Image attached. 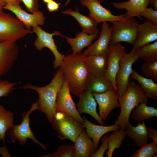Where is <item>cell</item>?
<instances>
[{
    "instance_id": "6da1fadb",
    "label": "cell",
    "mask_w": 157,
    "mask_h": 157,
    "mask_svg": "<svg viewBox=\"0 0 157 157\" xmlns=\"http://www.w3.org/2000/svg\"><path fill=\"white\" fill-rule=\"evenodd\" d=\"M60 67L70 92L79 97L85 90L89 73L86 56L83 53L69 54L65 56Z\"/></svg>"
},
{
    "instance_id": "7a4b0ae2",
    "label": "cell",
    "mask_w": 157,
    "mask_h": 157,
    "mask_svg": "<svg viewBox=\"0 0 157 157\" xmlns=\"http://www.w3.org/2000/svg\"><path fill=\"white\" fill-rule=\"evenodd\" d=\"M60 67L56 71L51 82L43 87H38L28 83L19 88L35 90L39 95L36 102L38 110L43 113L51 124L56 112V106L58 93L61 88L64 81Z\"/></svg>"
},
{
    "instance_id": "3957f363",
    "label": "cell",
    "mask_w": 157,
    "mask_h": 157,
    "mask_svg": "<svg viewBox=\"0 0 157 157\" xmlns=\"http://www.w3.org/2000/svg\"><path fill=\"white\" fill-rule=\"evenodd\" d=\"M120 111L115 124L125 130L130 123V115L141 102L147 103L148 97L143 89L134 81L130 82L125 92L118 98Z\"/></svg>"
},
{
    "instance_id": "277c9868",
    "label": "cell",
    "mask_w": 157,
    "mask_h": 157,
    "mask_svg": "<svg viewBox=\"0 0 157 157\" xmlns=\"http://www.w3.org/2000/svg\"><path fill=\"white\" fill-rule=\"evenodd\" d=\"M61 140L68 139L73 143L81 131L84 128L83 124L62 111H56L51 123Z\"/></svg>"
},
{
    "instance_id": "5b68a950",
    "label": "cell",
    "mask_w": 157,
    "mask_h": 157,
    "mask_svg": "<svg viewBox=\"0 0 157 157\" xmlns=\"http://www.w3.org/2000/svg\"><path fill=\"white\" fill-rule=\"evenodd\" d=\"M112 23L110 44L124 42L133 46L136 40L139 24L134 17L126 16L122 20Z\"/></svg>"
},
{
    "instance_id": "8992f818",
    "label": "cell",
    "mask_w": 157,
    "mask_h": 157,
    "mask_svg": "<svg viewBox=\"0 0 157 157\" xmlns=\"http://www.w3.org/2000/svg\"><path fill=\"white\" fill-rule=\"evenodd\" d=\"M37 109L35 102L32 104L29 110L22 114L21 123L19 125H14L7 132L9 138L13 142L17 141L20 144L24 145L26 144L28 139H30L46 151L48 149V145L40 142L35 136L30 127V115L33 111Z\"/></svg>"
},
{
    "instance_id": "52a82bcc",
    "label": "cell",
    "mask_w": 157,
    "mask_h": 157,
    "mask_svg": "<svg viewBox=\"0 0 157 157\" xmlns=\"http://www.w3.org/2000/svg\"><path fill=\"white\" fill-rule=\"evenodd\" d=\"M33 33L17 18L0 11V43L16 41Z\"/></svg>"
},
{
    "instance_id": "ba28073f",
    "label": "cell",
    "mask_w": 157,
    "mask_h": 157,
    "mask_svg": "<svg viewBox=\"0 0 157 157\" xmlns=\"http://www.w3.org/2000/svg\"><path fill=\"white\" fill-rule=\"evenodd\" d=\"M139 58L136 51L131 50L125 54L119 61V68L115 78L117 95L121 96L126 91L130 82L133 64Z\"/></svg>"
},
{
    "instance_id": "9c48e42d",
    "label": "cell",
    "mask_w": 157,
    "mask_h": 157,
    "mask_svg": "<svg viewBox=\"0 0 157 157\" xmlns=\"http://www.w3.org/2000/svg\"><path fill=\"white\" fill-rule=\"evenodd\" d=\"M33 33L37 36L34 45L36 49L39 51L42 50L44 47L48 48L53 53L55 57L53 62V67L57 69L60 67L61 63L65 56L60 53L57 49L53 38L54 35H59L64 37L60 32L54 31L53 33H49L43 30L39 26L33 27Z\"/></svg>"
},
{
    "instance_id": "30bf717a",
    "label": "cell",
    "mask_w": 157,
    "mask_h": 157,
    "mask_svg": "<svg viewBox=\"0 0 157 157\" xmlns=\"http://www.w3.org/2000/svg\"><path fill=\"white\" fill-rule=\"evenodd\" d=\"M82 5L86 6L90 11L89 16L98 24L110 22H112L124 19L125 14L113 15L109 9L103 7L101 4L102 1L99 0H80Z\"/></svg>"
},
{
    "instance_id": "8fae6325",
    "label": "cell",
    "mask_w": 157,
    "mask_h": 157,
    "mask_svg": "<svg viewBox=\"0 0 157 157\" xmlns=\"http://www.w3.org/2000/svg\"><path fill=\"white\" fill-rule=\"evenodd\" d=\"M56 111L64 112L79 122L83 123V118L78 112L75 104L71 95L67 83L65 79L61 88L57 94Z\"/></svg>"
},
{
    "instance_id": "7c38bea8",
    "label": "cell",
    "mask_w": 157,
    "mask_h": 157,
    "mask_svg": "<svg viewBox=\"0 0 157 157\" xmlns=\"http://www.w3.org/2000/svg\"><path fill=\"white\" fill-rule=\"evenodd\" d=\"M126 53L125 47L120 43L110 44L107 55V66L105 77L112 83L117 91L115 78L119 66V61Z\"/></svg>"
},
{
    "instance_id": "4fadbf2b",
    "label": "cell",
    "mask_w": 157,
    "mask_h": 157,
    "mask_svg": "<svg viewBox=\"0 0 157 157\" xmlns=\"http://www.w3.org/2000/svg\"><path fill=\"white\" fill-rule=\"evenodd\" d=\"M22 7L20 5L6 3L3 8L13 13L17 18L28 30H30L31 27H34L44 24L46 17L41 11L38 10L32 14H30L22 10Z\"/></svg>"
},
{
    "instance_id": "5bb4252c",
    "label": "cell",
    "mask_w": 157,
    "mask_h": 157,
    "mask_svg": "<svg viewBox=\"0 0 157 157\" xmlns=\"http://www.w3.org/2000/svg\"><path fill=\"white\" fill-rule=\"evenodd\" d=\"M19 53L16 41L0 43V77L10 69L18 58Z\"/></svg>"
},
{
    "instance_id": "9a60e30c",
    "label": "cell",
    "mask_w": 157,
    "mask_h": 157,
    "mask_svg": "<svg viewBox=\"0 0 157 157\" xmlns=\"http://www.w3.org/2000/svg\"><path fill=\"white\" fill-rule=\"evenodd\" d=\"M99 106V116L105 120L113 109L120 107L117 91L115 89L101 93H92Z\"/></svg>"
},
{
    "instance_id": "2e32d148",
    "label": "cell",
    "mask_w": 157,
    "mask_h": 157,
    "mask_svg": "<svg viewBox=\"0 0 157 157\" xmlns=\"http://www.w3.org/2000/svg\"><path fill=\"white\" fill-rule=\"evenodd\" d=\"M111 36V29L107 22H103L100 35L97 40L85 49L86 56L92 55L107 56Z\"/></svg>"
},
{
    "instance_id": "e0dca14e",
    "label": "cell",
    "mask_w": 157,
    "mask_h": 157,
    "mask_svg": "<svg viewBox=\"0 0 157 157\" xmlns=\"http://www.w3.org/2000/svg\"><path fill=\"white\" fill-rule=\"evenodd\" d=\"M157 41V25L146 19L138 26L136 38L132 50L136 51L141 47Z\"/></svg>"
},
{
    "instance_id": "ac0fdd59",
    "label": "cell",
    "mask_w": 157,
    "mask_h": 157,
    "mask_svg": "<svg viewBox=\"0 0 157 157\" xmlns=\"http://www.w3.org/2000/svg\"><path fill=\"white\" fill-rule=\"evenodd\" d=\"M77 110L80 114L85 113L93 117L100 125L104 123L97 111V102L92 92L85 90L80 95Z\"/></svg>"
},
{
    "instance_id": "d6986e66",
    "label": "cell",
    "mask_w": 157,
    "mask_h": 157,
    "mask_svg": "<svg viewBox=\"0 0 157 157\" xmlns=\"http://www.w3.org/2000/svg\"><path fill=\"white\" fill-rule=\"evenodd\" d=\"M90 138L83 129L74 143L76 157H92L97 148Z\"/></svg>"
},
{
    "instance_id": "ffe728a7",
    "label": "cell",
    "mask_w": 157,
    "mask_h": 157,
    "mask_svg": "<svg viewBox=\"0 0 157 157\" xmlns=\"http://www.w3.org/2000/svg\"><path fill=\"white\" fill-rule=\"evenodd\" d=\"M83 124L86 129V132L90 138L92 139L96 147L97 148L99 141L101 138L108 132L119 129V126L114 124L107 126L103 125L94 124L88 120L85 117H82Z\"/></svg>"
},
{
    "instance_id": "44dd1931",
    "label": "cell",
    "mask_w": 157,
    "mask_h": 157,
    "mask_svg": "<svg viewBox=\"0 0 157 157\" xmlns=\"http://www.w3.org/2000/svg\"><path fill=\"white\" fill-rule=\"evenodd\" d=\"M150 0H129L120 3H111L116 8L126 10L125 15L129 17H137L141 20L143 19L140 16L141 13L149 4Z\"/></svg>"
},
{
    "instance_id": "7402d4cb",
    "label": "cell",
    "mask_w": 157,
    "mask_h": 157,
    "mask_svg": "<svg viewBox=\"0 0 157 157\" xmlns=\"http://www.w3.org/2000/svg\"><path fill=\"white\" fill-rule=\"evenodd\" d=\"M61 12L75 18L82 27L83 32L90 35L99 34V30L97 27L98 24L89 16H86L80 13L77 7L75 11L69 8L68 9Z\"/></svg>"
},
{
    "instance_id": "603a6c76",
    "label": "cell",
    "mask_w": 157,
    "mask_h": 157,
    "mask_svg": "<svg viewBox=\"0 0 157 157\" xmlns=\"http://www.w3.org/2000/svg\"><path fill=\"white\" fill-rule=\"evenodd\" d=\"M89 75L93 77L105 76L107 66V56H86Z\"/></svg>"
},
{
    "instance_id": "cb8c5ba5",
    "label": "cell",
    "mask_w": 157,
    "mask_h": 157,
    "mask_svg": "<svg viewBox=\"0 0 157 157\" xmlns=\"http://www.w3.org/2000/svg\"><path fill=\"white\" fill-rule=\"evenodd\" d=\"M99 34L90 35L82 32L76 33V37L71 38L65 36L67 43L70 45L72 50V54L81 53L82 50L86 47H88L92 44V41L98 38Z\"/></svg>"
},
{
    "instance_id": "d4e9b609",
    "label": "cell",
    "mask_w": 157,
    "mask_h": 157,
    "mask_svg": "<svg viewBox=\"0 0 157 157\" xmlns=\"http://www.w3.org/2000/svg\"><path fill=\"white\" fill-rule=\"evenodd\" d=\"M113 89L111 83L105 76L95 77L89 75L85 85V90L92 93H101Z\"/></svg>"
},
{
    "instance_id": "484cf974",
    "label": "cell",
    "mask_w": 157,
    "mask_h": 157,
    "mask_svg": "<svg viewBox=\"0 0 157 157\" xmlns=\"http://www.w3.org/2000/svg\"><path fill=\"white\" fill-rule=\"evenodd\" d=\"M138 123L136 126H134L130 122L125 130L127 135L132 139L138 147H140L147 143L148 138L144 121Z\"/></svg>"
},
{
    "instance_id": "4316f807",
    "label": "cell",
    "mask_w": 157,
    "mask_h": 157,
    "mask_svg": "<svg viewBox=\"0 0 157 157\" xmlns=\"http://www.w3.org/2000/svg\"><path fill=\"white\" fill-rule=\"evenodd\" d=\"M131 78L135 80L140 84V87L145 92L147 97L154 100L157 99V84L153 80L145 78L138 74L132 69Z\"/></svg>"
},
{
    "instance_id": "83f0119b",
    "label": "cell",
    "mask_w": 157,
    "mask_h": 157,
    "mask_svg": "<svg viewBox=\"0 0 157 157\" xmlns=\"http://www.w3.org/2000/svg\"><path fill=\"white\" fill-rule=\"evenodd\" d=\"M147 103L141 102L133 110L132 118L138 123L145 120L150 119L157 117V109L152 106L147 105Z\"/></svg>"
},
{
    "instance_id": "f1b7e54d",
    "label": "cell",
    "mask_w": 157,
    "mask_h": 157,
    "mask_svg": "<svg viewBox=\"0 0 157 157\" xmlns=\"http://www.w3.org/2000/svg\"><path fill=\"white\" fill-rule=\"evenodd\" d=\"M14 114L0 105V140L5 142L6 132L14 125Z\"/></svg>"
},
{
    "instance_id": "f546056e",
    "label": "cell",
    "mask_w": 157,
    "mask_h": 157,
    "mask_svg": "<svg viewBox=\"0 0 157 157\" xmlns=\"http://www.w3.org/2000/svg\"><path fill=\"white\" fill-rule=\"evenodd\" d=\"M127 135L125 130L120 129L114 131L108 135V150L106 151L108 157H112L115 149L120 147Z\"/></svg>"
},
{
    "instance_id": "4dcf8cb0",
    "label": "cell",
    "mask_w": 157,
    "mask_h": 157,
    "mask_svg": "<svg viewBox=\"0 0 157 157\" xmlns=\"http://www.w3.org/2000/svg\"><path fill=\"white\" fill-rule=\"evenodd\" d=\"M136 51L139 57L145 61H157V41L143 46Z\"/></svg>"
},
{
    "instance_id": "1f68e13d",
    "label": "cell",
    "mask_w": 157,
    "mask_h": 157,
    "mask_svg": "<svg viewBox=\"0 0 157 157\" xmlns=\"http://www.w3.org/2000/svg\"><path fill=\"white\" fill-rule=\"evenodd\" d=\"M136 150L132 157H152L157 152V144L152 141L142 145Z\"/></svg>"
},
{
    "instance_id": "d6a6232c",
    "label": "cell",
    "mask_w": 157,
    "mask_h": 157,
    "mask_svg": "<svg viewBox=\"0 0 157 157\" xmlns=\"http://www.w3.org/2000/svg\"><path fill=\"white\" fill-rule=\"evenodd\" d=\"M42 157H76L74 146L62 145L53 153L44 154Z\"/></svg>"
},
{
    "instance_id": "836d02e7",
    "label": "cell",
    "mask_w": 157,
    "mask_h": 157,
    "mask_svg": "<svg viewBox=\"0 0 157 157\" xmlns=\"http://www.w3.org/2000/svg\"><path fill=\"white\" fill-rule=\"evenodd\" d=\"M141 69L146 78L157 81V61H145L142 64Z\"/></svg>"
},
{
    "instance_id": "e575fe53",
    "label": "cell",
    "mask_w": 157,
    "mask_h": 157,
    "mask_svg": "<svg viewBox=\"0 0 157 157\" xmlns=\"http://www.w3.org/2000/svg\"><path fill=\"white\" fill-rule=\"evenodd\" d=\"M17 84L15 82L0 79V98L6 96L12 92Z\"/></svg>"
},
{
    "instance_id": "d590c367",
    "label": "cell",
    "mask_w": 157,
    "mask_h": 157,
    "mask_svg": "<svg viewBox=\"0 0 157 157\" xmlns=\"http://www.w3.org/2000/svg\"><path fill=\"white\" fill-rule=\"evenodd\" d=\"M140 16L157 25V10H154L153 8L151 7L146 8L141 13Z\"/></svg>"
},
{
    "instance_id": "8d00e7d4",
    "label": "cell",
    "mask_w": 157,
    "mask_h": 157,
    "mask_svg": "<svg viewBox=\"0 0 157 157\" xmlns=\"http://www.w3.org/2000/svg\"><path fill=\"white\" fill-rule=\"evenodd\" d=\"M108 134H106L101 138L102 142L99 149L96 151L92 157H103L105 152L108 149Z\"/></svg>"
},
{
    "instance_id": "74e56055",
    "label": "cell",
    "mask_w": 157,
    "mask_h": 157,
    "mask_svg": "<svg viewBox=\"0 0 157 157\" xmlns=\"http://www.w3.org/2000/svg\"><path fill=\"white\" fill-rule=\"evenodd\" d=\"M27 10L33 13L38 10V0H21Z\"/></svg>"
},
{
    "instance_id": "f35d334b",
    "label": "cell",
    "mask_w": 157,
    "mask_h": 157,
    "mask_svg": "<svg viewBox=\"0 0 157 157\" xmlns=\"http://www.w3.org/2000/svg\"><path fill=\"white\" fill-rule=\"evenodd\" d=\"M60 5V3L51 0L47 3V8L49 12H52L58 11Z\"/></svg>"
},
{
    "instance_id": "ab89813d",
    "label": "cell",
    "mask_w": 157,
    "mask_h": 157,
    "mask_svg": "<svg viewBox=\"0 0 157 157\" xmlns=\"http://www.w3.org/2000/svg\"><path fill=\"white\" fill-rule=\"evenodd\" d=\"M148 138H151L152 141L157 144V130L147 127Z\"/></svg>"
},
{
    "instance_id": "60d3db41",
    "label": "cell",
    "mask_w": 157,
    "mask_h": 157,
    "mask_svg": "<svg viewBox=\"0 0 157 157\" xmlns=\"http://www.w3.org/2000/svg\"><path fill=\"white\" fill-rule=\"evenodd\" d=\"M0 154L3 157H9L11 156L5 146L0 147Z\"/></svg>"
},
{
    "instance_id": "b9f144b4",
    "label": "cell",
    "mask_w": 157,
    "mask_h": 157,
    "mask_svg": "<svg viewBox=\"0 0 157 157\" xmlns=\"http://www.w3.org/2000/svg\"><path fill=\"white\" fill-rule=\"evenodd\" d=\"M6 3H10L14 5H20L21 0H2Z\"/></svg>"
},
{
    "instance_id": "7bdbcfd3",
    "label": "cell",
    "mask_w": 157,
    "mask_h": 157,
    "mask_svg": "<svg viewBox=\"0 0 157 157\" xmlns=\"http://www.w3.org/2000/svg\"><path fill=\"white\" fill-rule=\"evenodd\" d=\"M149 4L151 7L154 10H157V0H150Z\"/></svg>"
},
{
    "instance_id": "ee69618b",
    "label": "cell",
    "mask_w": 157,
    "mask_h": 157,
    "mask_svg": "<svg viewBox=\"0 0 157 157\" xmlns=\"http://www.w3.org/2000/svg\"><path fill=\"white\" fill-rule=\"evenodd\" d=\"M6 4V3L2 0H0V11H3V8Z\"/></svg>"
},
{
    "instance_id": "f6af8a7d",
    "label": "cell",
    "mask_w": 157,
    "mask_h": 157,
    "mask_svg": "<svg viewBox=\"0 0 157 157\" xmlns=\"http://www.w3.org/2000/svg\"><path fill=\"white\" fill-rule=\"evenodd\" d=\"M51 0H42L43 1L44 3H47Z\"/></svg>"
},
{
    "instance_id": "bcb514c9",
    "label": "cell",
    "mask_w": 157,
    "mask_h": 157,
    "mask_svg": "<svg viewBox=\"0 0 157 157\" xmlns=\"http://www.w3.org/2000/svg\"><path fill=\"white\" fill-rule=\"evenodd\" d=\"M69 2H70V0H67V1L65 3V6H66L69 3Z\"/></svg>"
}]
</instances>
